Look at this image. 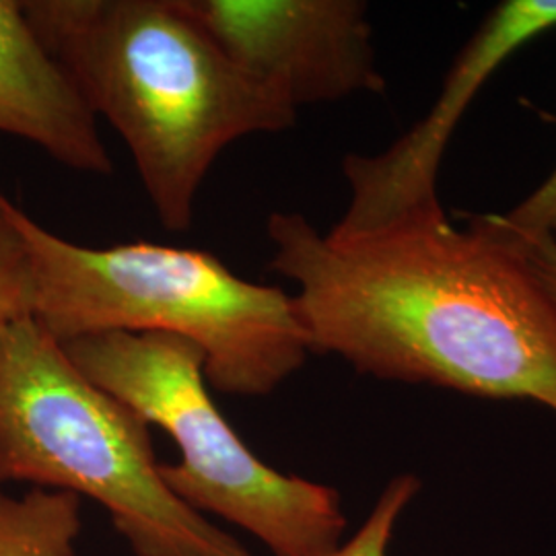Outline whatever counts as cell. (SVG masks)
<instances>
[{
	"instance_id": "5b68a950",
	"label": "cell",
	"mask_w": 556,
	"mask_h": 556,
	"mask_svg": "<svg viewBox=\"0 0 556 556\" xmlns=\"http://www.w3.org/2000/svg\"><path fill=\"white\" fill-rule=\"evenodd\" d=\"M89 381L178 445L161 464L169 491L199 514L223 517L273 556H332L346 516L334 486L266 466L220 415L197 344L160 332H103L62 344Z\"/></svg>"
},
{
	"instance_id": "4fadbf2b",
	"label": "cell",
	"mask_w": 556,
	"mask_h": 556,
	"mask_svg": "<svg viewBox=\"0 0 556 556\" xmlns=\"http://www.w3.org/2000/svg\"><path fill=\"white\" fill-rule=\"evenodd\" d=\"M489 231H493V229H489ZM498 238L509 241L516 248L519 256L528 264L530 273L536 278L538 285L544 289V293L553 299V303L556 305V241L551 238L509 239L503 238V236H498Z\"/></svg>"
},
{
	"instance_id": "ba28073f",
	"label": "cell",
	"mask_w": 556,
	"mask_h": 556,
	"mask_svg": "<svg viewBox=\"0 0 556 556\" xmlns=\"http://www.w3.org/2000/svg\"><path fill=\"white\" fill-rule=\"evenodd\" d=\"M0 132L83 174L114 172L98 118L41 43L21 0H0Z\"/></svg>"
},
{
	"instance_id": "9c48e42d",
	"label": "cell",
	"mask_w": 556,
	"mask_h": 556,
	"mask_svg": "<svg viewBox=\"0 0 556 556\" xmlns=\"http://www.w3.org/2000/svg\"><path fill=\"white\" fill-rule=\"evenodd\" d=\"M80 501L36 486L20 498L0 493V556H77Z\"/></svg>"
},
{
	"instance_id": "6da1fadb",
	"label": "cell",
	"mask_w": 556,
	"mask_h": 556,
	"mask_svg": "<svg viewBox=\"0 0 556 556\" xmlns=\"http://www.w3.org/2000/svg\"><path fill=\"white\" fill-rule=\"evenodd\" d=\"M270 266L293 280L312 355L357 374L556 415V305L516 248L445 208L357 238L273 213Z\"/></svg>"
},
{
	"instance_id": "3957f363",
	"label": "cell",
	"mask_w": 556,
	"mask_h": 556,
	"mask_svg": "<svg viewBox=\"0 0 556 556\" xmlns=\"http://www.w3.org/2000/svg\"><path fill=\"white\" fill-rule=\"evenodd\" d=\"M31 316L60 344L103 332H160L197 344L213 390L268 396L312 355L295 299L250 282L215 254L128 241L87 248L60 238L17 206Z\"/></svg>"
},
{
	"instance_id": "8fae6325",
	"label": "cell",
	"mask_w": 556,
	"mask_h": 556,
	"mask_svg": "<svg viewBox=\"0 0 556 556\" xmlns=\"http://www.w3.org/2000/svg\"><path fill=\"white\" fill-rule=\"evenodd\" d=\"M420 491L415 475H397L381 491L371 514L363 521L357 534L342 542L332 556H388L397 519L408 509Z\"/></svg>"
},
{
	"instance_id": "52a82bcc",
	"label": "cell",
	"mask_w": 556,
	"mask_h": 556,
	"mask_svg": "<svg viewBox=\"0 0 556 556\" xmlns=\"http://www.w3.org/2000/svg\"><path fill=\"white\" fill-rule=\"evenodd\" d=\"M553 29L556 0L498 2L457 52L425 118L378 155L342 160L351 199L328 236L357 238L397 220L441 211V161L466 110L507 60Z\"/></svg>"
},
{
	"instance_id": "277c9868",
	"label": "cell",
	"mask_w": 556,
	"mask_h": 556,
	"mask_svg": "<svg viewBox=\"0 0 556 556\" xmlns=\"http://www.w3.org/2000/svg\"><path fill=\"white\" fill-rule=\"evenodd\" d=\"M93 498L135 556H252L176 497L151 431L85 378L34 316L0 330V484Z\"/></svg>"
},
{
	"instance_id": "7a4b0ae2",
	"label": "cell",
	"mask_w": 556,
	"mask_h": 556,
	"mask_svg": "<svg viewBox=\"0 0 556 556\" xmlns=\"http://www.w3.org/2000/svg\"><path fill=\"white\" fill-rule=\"evenodd\" d=\"M41 43L96 118L126 142L167 231L236 140L282 132L298 112L243 73L178 0H21Z\"/></svg>"
},
{
	"instance_id": "30bf717a",
	"label": "cell",
	"mask_w": 556,
	"mask_h": 556,
	"mask_svg": "<svg viewBox=\"0 0 556 556\" xmlns=\"http://www.w3.org/2000/svg\"><path fill=\"white\" fill-rule=\"evenodd\" d=\"M17 206L0 194V330L31 316L34 282L25 239L15 220Z\"/></svg>"
},
{
	"instance_id": "7c38bea8",
	"label": "cell",
	"mask_w": 556,
	"mask_h": 556,
	"mask_svg": "<svg viewBox=\"0 0 556 556\" xmlns=\"http://www.w3.org/2000/svg\"><path fill=\"white\" fill-rule=\"evenodd\" d=\"M482 223L509 239L551 238L556 241V167L536 190L505 215H484Z\"/></svg>"
},
{
	"instance_id": "8992f818",
	"label": "cell",
	"mask_w": 556,
	"mask_h": 556,
	"mask_svg": "<svg viewBox=\"0 0 556 556\" xmlns=\"http://www.w3.org/2000/svg\"><path fill=\"white\" fill-rule=\"evenodd\" d=\"M243 73L298 112L383 93L374 27L361 0H178Z\"/></svg>"
}]
</instances>
